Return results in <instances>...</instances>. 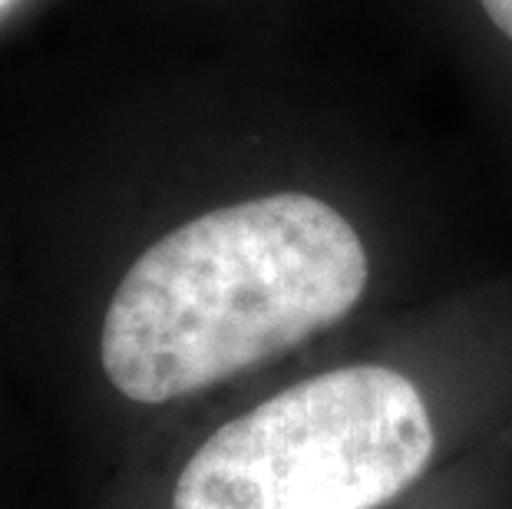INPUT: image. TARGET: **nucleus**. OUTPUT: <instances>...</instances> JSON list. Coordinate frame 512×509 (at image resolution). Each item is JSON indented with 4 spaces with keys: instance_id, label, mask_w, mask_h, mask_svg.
<instances>
[{
    "instance_id": "f257e3e1",
    "label": "nucleus",
    "mask_w": 512,
    "mask_h": 509,
    "mask_svg": "<svg viewBox=\"0 0 512 509\" xmlns=\"http://www.w3.org/2000/svg\"><path fill=\"white\" fill-rule=\"evenodd\" d=\"M370 285L354 222L311 192L202 212L129 265L103 318L106 381L169 404L288 354L344 321Z\"/></svg>"
},
{
    "instance_id": "20e7f679",
    "label": "nucleus",
    "mask_w": 512,
    "mask_h": 509,
    "mask_svg": "<svg viewBox=\"0 0 512 509\" xmlns=\"http://www.w3.org/2000/svg\"><path fill=\"white\" fill-rule=\"evenodd\" d=\"M0 4H4V0H0Z\"/></svg>"
},
{
    "instance_id": "f03ea898",
    "label": "nucleus",
    "mask_w": 512,
    "mask_h": 509,
    "mask_svg": "<svg viewBox=\"0 0 512 509\" xmlns=\"http://www.w3.org/2000/svg\"><path fill=\"white\" fill-rule=\"evenodd\" d=\"M437 453L410 374L344 364L271 394L185 460L172 509H377L407 493Z\"/></svg>"
},
{
    "instance_id": "7ed1b4c3",
    "label": "nucleus",
    "mask_w": 512,
    "mask_h": 509,
    "mask_svg": "<svg viewBox=\"0 0 512 509\" xmlns=\"http://www.w3.org/2000/svg\"><path fill=\"white\" fill-rule=\"evenodd\" d=\"M476 7L483 10L496 34L512 43V0H476Z\"/></svg>"
}]
</instances>
